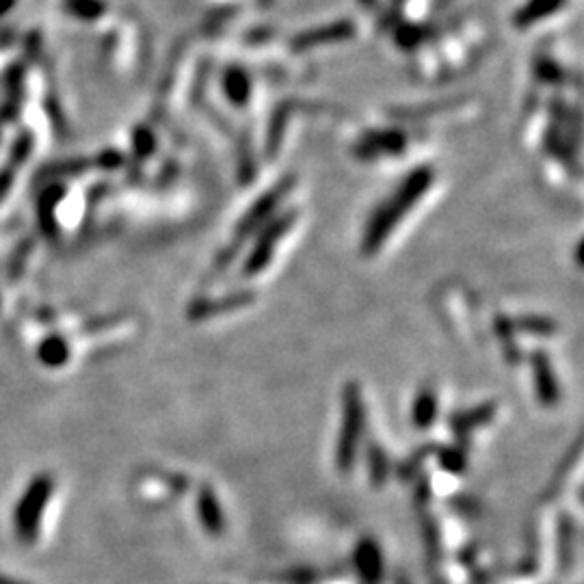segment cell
Here are the masks:
<instances>
[{"mask_svg": "<svg viewBox=\"0 0 584 584\" xmlns=\"http://www.w3.org/2000/svg\"><path fill=\"white\" fill-rule=\"evenodd\" d=\"M429 187H431V172H427V169H420V172L409 175L405 182L401 184V189H398L396 193L375 212L373 219H370L362 243L364 253H375L376 249L384 245L387 236H390V232L394 230L398 223L403 221V217L418 204V199L422 198L424 190Z\"/></svg>", "mask_w": 584, "mask_h": 584, "instance_id": "cell-1", "label": "cell"}, {"mask_svg": "<svg viewBox=\"0 0 584 584\" xmlns=\"http://www.w3.org/2000/svg\"><path fill=\"white\" fill-rule=\"evenodd\" d=\"M364 433V403L362 392L355 385H349L344 392V418L342 429H340L336 461L340 470H349L355 461L358 453V444Z\"/></svg>", "mask_w": 584, "mask_h": 584, "instance_id": "cell-2", "label": "cell"}, {"mask_svg": "<svg viewBox=\"0 0 584 584\" xmlns=\"http://www.w3.org/2000/svg\"><path fill=\"white\" fill-rule=\"evenodd\" d=\"M292 223H295V212H286V215L275 217L273 223H269V226L258 234V241L256 245H253V252L249 253L245 262L247 275H258L267 269L270 256L275 253V247L279 245V241L284 238V234L288 232Z\"/></svg>", "mask_w": 584, "mask_h": 584, "instance_id": "cell-3", "label": "cell"}, {"mask_svg": "<svg viewBox=\"0 0 584 584\" xmlns=\"http://www.w3.org/2000/svg\"><path fill=\"white\" fill-rule=\"evenodd\" d=\"M288 189H292V180H284L278 189L269 190L267 195H262V198H260L256 204L247 210L245 219H243L241 226H238V234H241V236H249L256 227L262 226V223H267L269 217H273V212L279 208L281 198L288 193Z\"/></svg>", "mask_w": 584, "mask_h": 584, "instance_id": "cell-4", "label": "cell"}, {"mask_svg": "<svg viewBox=\"0 0 584 584\" xmlns=\"http://www.w3.org/2000/svg\"><path fill=\"white\" fill-rule=\"evenodd\" d=\"M435 413H438V401H435V394L433 392H422V394L418 396L416 407H413V422H416L420 429L431 427Z\"/></svg>", "mask_w": 584, "mask_h": 584, "instance_id": "cell-5", "label": "cell"}, {"mask_svg": "<svg viewBox=\"0 0 584 584\" xmlns=\"http://www.w3.org/2000/svg\"><path fill=\"white\" fill-rule=\"evenodd\" d=\"M537 368H539V396L550 403L556 401V394H559V392H556V381L554 376H552V368L548 366V362L541 359Z\"/></svg>", "mask_w": 584, "mask_h": 584, "instance_id": "cell-6", "label": "cell"}]
</instances>
